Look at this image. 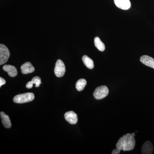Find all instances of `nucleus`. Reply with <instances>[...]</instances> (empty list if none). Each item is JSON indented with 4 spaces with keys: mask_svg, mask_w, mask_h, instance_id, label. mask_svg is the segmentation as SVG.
Listing matches in <instances>:
<instances>
[{
    "mask_svg": "<svg viewBox=\"0 0 154 154\" xmlns=\"http://www.w3.org/2000/svg\"><path fill=\"white\" fill-rule=\"evenodd\" d=\"M54 73L57 77L60 78L63 76L66 72L64 63L60 60H58L56 63L54 69Z\"/></svg>",
    "mask_w": 154,
    "mask_h": 154,
    "instance_id": "39448f33",
    "label": "nucleus"
},
{
    "mask_svg": "<svg viewBox=\"0 0 154 154\" xmlns=\"http://www.w3.org/2000/svg\"><path fill=\"white\" fill-rule=\"evenodd\" d=\"M1 117L4 126L7 128H10L11 127V123L8 116L6 115L4 112H1Z\"/></svg>",
    "mask_w": 154,
    "mask_h": 154,
    "instance_id": "f8f14e48",
    "label": "nucleus"
},
{
    "mask_svg": "<svg viewBox=\"0 0 154 154\" xmlns=\"http://www.w3.org/2000/svg\"><path fill=\"white\" fill-rule=\"evenodd\" d=\"M141 62L146 66L154 69V59L148 55L142 56L140 58Z\"/></svg>",
    "mask_w": 154,
    "mask_h": 154,
    "instance_id": "6e6552de",
    "label": "nucleus"
},
{
    "mask_svg": "<svg viewBox=\"0 0 154 154\" xmlns=\"http://www.w3.org/2000/svg\"><path fill=\"white\" fill-rule=\"evenodd\" d=\"M134 133H128L122 137L117 142L116 147L120 150L124 151L132 150L135 146Z\"/></svg>",
    "mask_w": 154,
    "mask_h": 154,
    "instance_id": "f257e3e1",
    "label": "nucleus"
},
{
    "mask_svg": "<svg viewBox=\"0 0 154 154\" xmlns=\"http://www.w3.org/2000/svg\"><path fill=\"white\" fill-rule=\"evenodd\" d=\"M82 61L84 64L89 69H93L94 68V62L93 60L87 55L83 56Z\"/></svg>",
    "mask_w": 154,
    "mask_h": 154,
    "instance_id": "ddd939ff",
    "label": "nucleus"
},
{
    "mask_svg": "<svg viewBox=\"0 0 154 154\" xmlns=\"http://www.w3.org/2000/svg\"><path fill=\"white\" fill-rule=\"evenodd\" d=\"M34 99V95L33 93H27L19 94L15 96L13 100L15 103L22 104L31 102L33 101Z\"/></svg>",
    "mask_w": 154,
    "mask_h": 154,
    "instance_id": "f03ea898",
    "label": "nucleus"
},
{
    "mask_svg": "<svg viewBox=\"0 0 154 154\" xmlns=\"http://www.w3.org/2000/svg\"><path fill=\"white\" fill-rule=\"evenodd\" d=\"M33 84H35V87L36 88H38L40 85V84H41V79L38 76H35L33 77L31 80Z\"/></svg>",
    "mask_w": 154,
    "mask_h": 154,
    "instance_id": "dca6fc26",
    "label": "nucleus"
},
{
    "mask_svg": "<svg viewBox=\"0 0 154 154\" xmlns=\"http://www.w3.org/2000/svg\"><path fill=\"white\" fill-rule=\"evenodd\" d=\"M109 90L107 86H101L96 88L94 93V96L97 100H101L108 95Z\"/></svg>",
    "mask_w": 154,
    "mask_h": 154,
    "instance_id": "7ed1b4c3",
    "label": "nucleus"
},
{
    "mask_svg": "<svg viewBox=\"0 0 154 154\" xmlns=\"http://www.w3.org/2000/svg\"><path fill=\"white\" fill-rule=\"evenodd\" d=\"M6 83V81L3 78L1 77L0 78V87H2L3 85H5Z\"/></svg>",
    "mask_w": 154,
    "mask_h": 154,
    "instance_id": "6ab92c4d",
    "label": "nucleus"
},
{
    "mask_svg": "<svg viewBox=\"0 0 154 154\" xmlns=\"http://www.w3.org/2000/svg\"><path fill=\"white\" fill-rule=\"evenodd\" d=\"M65 119L70 124L75 125L78 122L77 115L74 111H70L66 112L64 115Z\"/></svg>",
    "mask_w": 154,
    "mask_h": 154,
    "instance_id": "423d86ee",
    "label": "nucleus"
},
{
    "mask_svg": "<svg viewBox=\"0 0 154 154\" xmlns=\"http://www.w3.org/2000/svg\"><path fill=\"white\" fill-rule=\"evenodd\" d=\"M10 51L8 48L4 45H0V65L3 64L8 61L10 57Z\"/></svg>",
    "mask_w": 154,
    "mask_h": 154,
    "instance_id": "20e7f679",
    "label": "nucleus"
},
{
    "mask_svg": "<svg viewBox=\"0 0 154 154\" xmlns=\"http://www.w3.org/2000/svg\"><path fill=\"white\" fill-rule=\"evenodd\" d=\"M21 71L23 74H28L33 72L35 70L34 67L30 62H26L21 66Z\"/></svg>",
    "mask_w": 154,
    "mask_h": 154,
    "instance_id": "9d476101",
    "label": "nucleus"
},
{
    "mask_svg": "<svg viewBox=\"0 0 154 154\" xmlns=\"http://www.w3.org/2000/svg\"><path fill=\"white\" fill-rule=\"evenodd\" d=\"M87 85V81L85 79H80L77 81L76 83V88L77 91H83Z\"/></svg>",
    "mask_w": 154,
    "mask_h": 154,
    "instance_id": "2eb2a0df",
    "label": "nucleus"
},
{
    "mask_svg": "<svg viewBox=\"0 0 154 154\" xmlns=\"http://www.w3.org/2000/svg\"><path fill=\"white\" fill-rule=\"evenodd\" d=\"M94 44L96 48L100 51H103L105 50V44L102 42L99 37H96L94 38Z\"/></svg>",
    "mask_w": 154,
    "mask_h": 154,
    "instance_id": "4468645a",
    "label": "nucleus"
},
{
    "mask_svg": "<svg viewBox=\"0 0 154 154\" xmlns=\"http://www.w3.org/2000/svg\"><path fill=\"white\" fill-rule=\"evenodd\" d=\"M33 83L32 81H30V82H28V83H27V85H26V87L28 89H30L32 88H33Z\"/></svg>",
    "mask_w": 154,
    "mask_h": 154,
    "instance_id": "f3484780",
    "label": "nucleus"
},
{
    "mask_svg": "<svg viewBox=\"0 0 154 154\" xmlns=\"http://www.w3.org/2000/svg\"><path fill=\"white\" fill-rule=\"evenodd\" d=\"M114 2L117 8L122 10H128L131 6L129 0H114Z\"/></svg>",
    "mask_w": 154,
    "mask_h": 154,
    "instance_id": "0eeeda50",
    "label": "nucleus"
},
{
    "mask_svg": "<svg viewBox=\"0 0 154 154\" xmlns=\"http://www.w3.org/2000/svg\"><path fill=\"white\" fill-rule=\"evenodd\" d=\"M153 152V146L151 142L147 141L144 143L141 148V152L143 154H151Z\"/></svg>",
    "mask_w": 154,
    "mask_h": 154,
    "instance_id": "1a4fd4ad",
    "label": "nucleus"
},
{
    "mask_svg": "<svg viewBox=\"0 0 154 154\" xmlns=\"http://www.w3.org/2000/svg\"><path fill=\"white\" fill-rule=\"evenodd\" d=\"M120 150L119 149H117L116 148V149H114L113 151H112V152L111 153L112 154H118L120 153Z\"/></svg>",
    "mask_w": 154,
    "mask_h": 154,
    "instance_id": "a211bd4d",
    "label": "nucleus"
},
{
    "mask_svg": "<svg viewBox=\"0 0 154 154\" xmlns=\"http://www.w3.org/2000/svg\"><path fill=\"white\" fill-rule=\"evenodd\" d=\"M3 70L7 72L10 77H15L18 74L17 69L14 66L11 65H5L3 67Z\"/></svg>",
    "mask_w": 154,
    "mask_h": 154,
    "instance_id": "9b49d317",
    "label": "nucleus"
}]
</instances>
